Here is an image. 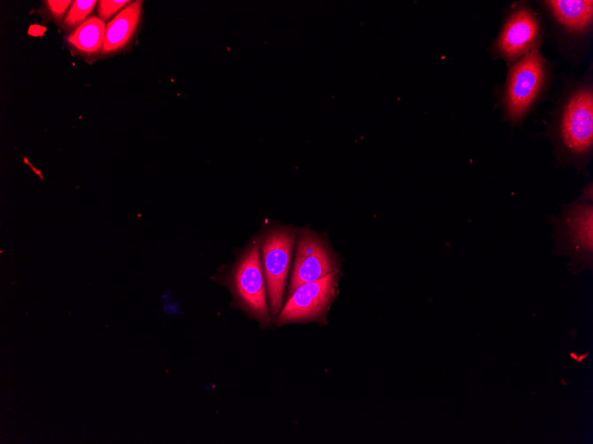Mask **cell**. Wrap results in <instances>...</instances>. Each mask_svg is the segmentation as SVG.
Masks as SVG:
<instances>
[{"mask_svg":"<svg viewBox=\"0 0 593 444\" xmlns=\"http://www.w3.org/2000/svg\"><path fill=\"white\" fill-rule=\"evenodd\" d=\"M540 35L539 22L527 8H518L505 22L497 41L498 52L507 60H514L534 49Z\"/></svg>","mask_w":593,"mask_h":444,"instance_id":"cell-8","label":"cell"},{"mask_svg":"<svg viewBox=\"0 0 593 444\" xmlns=\"http://www.w3.org/2000/svg\"><path fill=\"white\" fill-rule=\"evenodd\" d=\"M106 26L99 17L91 16L77 28L66 34L64 43L73 56L92 64L102 58Z\"/></svg>","mask_w":593,"mask_h":444,"instance_id":"cell-10","label":"cell"},{"mask_svg":"<svg viewBox=\"0 0 593 444\" xmlns=\"http://www.w3.org/2000/svg\"><path fill=\"white\" fill-rule=\"evenodd\" d=\"M558 153L565 161L586 162L593 146V93L590 87L576 90L557 121L555 136Z\"/></svg>","mask_w":593,"mask_h":444,"instance_id":"cell-3","label":"cell"},{"mask_svg":"<svg viewBox=\"0 0 593 444\" xmlns=\"http://www.w3.org/2000/svg\"><path fill=\"white\" fill-rule=\"evenodd\" d=\"M98 1L96 0H75L73 1L68 9L64 20L62 22L61 29L68 34L81 26L92 12Z\"/></svg>","mask_w":593,"mask_h":444,"instance_id":"cell-12","label":"cell"},{"mask_svg":"<svg viewBox=\"0 0 593 444\" xmlns=\"http://www.w3.org/2000/svg\"><path fill=\"white\" fill-rule=\"evenodd\" d=\"M298 229L268 221L257 235L266 284L268 306L274 322L283 307L287 279Z\"/></svg>","mask_w":593,"mask_h":444,"instance_id":"cell-2","label":"cell"},{"mask_svg":"<svg viewBox=\"0 0 593 444\" xmlns=\"http://www.w3.org/2000/svg\"><path fill=\"white\" fill-rule=\"evenodd\" d=\"M210 278L229 291L232 308L241 310L261 329L270 326L272 317L257 235L235 252L233 263L220 266Z\"/></svg>","mask_w":593,"mask_h":444,"instance_id":"cell-1","label":"cell"},{"mask_svg":"<svg viewBox=\"0 0 593 444\" xmlns=\"http://www.w3.org/2000/svg\"><path fill=\"white\" fill-rule=\"evenodd\" d=\"M143 1H132L106 26L102 58L128 51L142 23Z\"/></svg>","mask_w":593,"mask_h":444,"instance_id":"cell-9","label":"cell"},{"mask_svg":"<svg viewBox=\"0 0 593 444\" xmlns=\"http://www.w3.org/2000/svg\"><path fill=\"white\" fill-rule=\"evenodd\" d=\"M546 79L545 60L534 48L510 70L504 94L507 116L512 122L521 120L541 93Z\"/></svg>","mask_w":593,"mask_h":444,"instance_id":"cell-7","label":"cell"},{"mask_svg":"<svg viewBox=\"0 0 593 444\" xmlns=\"http://www.w3.org/2000/svg\"><path fill=\"white\" fill-rule=\"evenodd\" d=\"M342 272L336 271L300 285L287 297L274 325L316 323L327 324L328 314L339 292Z\"/></svg>","mask_w":593,"mask_h":444,"instance_id":"cell-5","label":"cell"},{"mask_svg":"<svg viewBox=\"0 0 593 444\" xmlns=\"http://www.w3.org/2000/svg\"><path fill=\"white\" fill-rule=\"evenodd\" d=\"M131 2L130 0H99L97 4L98 17L104 22L114 19Z\"/></svg>","mask_w":593,"mask_h":444,"instance_id":"cell-14","label":"cell"},{"mask_svg":"<svg viewBox=\"0 0 593 444\" xmlns=\"http://www.w3.org/2000/svg\"><path fill=\"white\" fill-rule=\"evenodd\" d=\"M336 271H341V260L325 233H318L309 227L298 229L287 297L300 285Z\"/></svg>","mask_w":593,"mask_h":444,"instance_id":"cell-6","label":"cell"},{"mask_svg":"<svg viewBox=\"0 0 593 444\" xmlns=\"http://www.w3.org/2000/svg\"><path fill=\"white\" fill-rule=\"evenodd\" d=\"M71 0H45L36 13L44 21L53 22L61 27L64 18L71 6Z\"/></svg>","mask_w":593,"mask_h":444,"instance_id":"cell-13","label":"cell"},{"mask_svg":"<svg viewBox=\"0 0 593 444\" xmlns=\"http://www.w3.org/2000/svg\"><path fill=\"white\" fill-rule=\"evenodd\" d=\"M544 3L556 20L569 32L583 33L591 26L593 2L590 0H552Z\"/></svg>","mask_w":593,"mask_h":444,"instance_id":"cell-11","label":"cell"},{"mask_svg":"<svg viewBox=\"0 0 593 444\" xmlns=\"http://www.w3.org/2000/svg\"><path fill=\"white\" fill-rule=\"evenodd\" d=\"M591 185V184H590ZM586 187L580 199L563 206L558 215H550L553 238L559 252L590 265L593 244L592 187Z\"/></svg>","mask_w":593,"mask_h":444,"instance_id":"cell-4","label":"cell"}]
</instances>
